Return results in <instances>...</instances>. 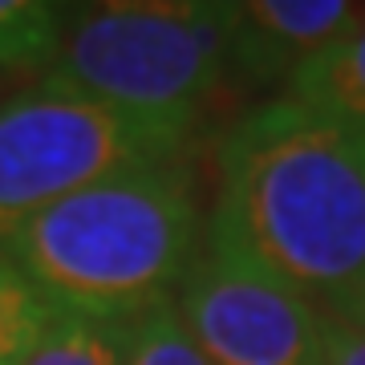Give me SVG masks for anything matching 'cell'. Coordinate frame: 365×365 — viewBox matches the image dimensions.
I'll return each mask as SVG.
<instances>
[{
    "mask_svg": "<svg viewBox=\"0 0 365 365\" xmlns=\"http://www.w3.org/2000/svg\"><path fill=\"white\" fill-rule=\"evenodd\" d=\"M57 304L37 288L13 252L0 244V365H25Z\"/></svg>",
    "mask_w": 365,
    "mask_h": 365,
    "instance_id": "9c48e42d",
    "label": "cell"
},
{
    "mask_svg": "<svg viewBox=\"0 0 365 365\" xmlns=\"http://www.w3.org/2000/svg\"><path fill=\"white\" fill-rule=\"evenodd\" d=\"M361 21L365 4L353 0H232L227 53L244 102L260 90L284 93Z\"/></svg>",
    "mask_w": 365,
    "mask_h": 365,
    "instance_id": "8992f818",
    "label": "cell"
},
{
    "mask_svg": "<svg viewBox=\"0 0 365 365\" xmlns=\"http://www.w3.org/2000/svg\"><path fill=\"white\" fill-rule=\"evenodd\" d=\"M122 365H215L182 325L175 300L122 321Z\"/></svg>",
    "mask_w": 365,
    "mask_h": 365,
    "instance_id": "8fae6325",
    "label": "cell"
},
{
    "mask_svg": "<svg viewBox=\"0 0 365 365\" xmlns=\"http://www.w3.org/2000/svg\"><path fill=\"white\" fill-rule=\"evenodd\" d=\"M25 365H122V321L57 309Z\"/></svg>",
    "mask_w": 365,
    "mask_h": 365,
    "instance_id": "30bf717a",
    "label": "cell"
},
{
    "mask_svg": "<svg viewBox=\"0 0 365 365\" xmlns=\"http://www.w3.org/2000/svg\"><path fill=\"white\" fill-rule=\"evenodd\" d=\"M203 150L179 130L130 118L90 98L21 86L0 98V244L61 203L66 195L118 170Z\"/></svg>",
    "mask_w": 365,
    "mask_h": 365,
    "instance_id": "277c9868",
    "label": "cell"
},
{
    "mask_svg": "<svg viewBox=\"0 0 365 365\" xmlns=\"http://www.w3.org/2000/svg\"><path fill=\"white\" fill-rule=\"evenodd\" d=\"M207 232L321 317L365 325V130L280 93L248 106L215 138Z\"/></svg>",
    "mask_w": 365,
    "mask_h": 365,
    "instance_id": "6da1fadb",
    "label": "cell"
},
{
    "mask_svg": "<svg viewBox=\"0 0 365 365\" xmlns=\"http://www.w3.org/2000/svg\"><path fill=\"white\" fill-rule=\"evenodd\" d=\"M175 309L215 365H325V317L211 232Z\"/></svg>",
    "mask_w": 365,
    "mask_h": 365,
    "instance_id": "5b68a950",
    "label": "cell"
},
{
    "mask_svg": "<svg viewBox=\"0 0 365 365\" xmlns=\"http://www.w3.org/2000/svg\"><path fill=\"white\" fill-rule=\"evenodd\" d=\"M325 365H365V325L325 317Z\"/></svg>",
    "mask_w": 365,
    "mask_h": 365,
    "instance_id": "7c38bea8",
    "label": "cell"
},
{
    "mask_svg": "<svg viewBox=\"0 0 365 365\" xmlns=\"http://www.w3.org/2000/svg\"><path fill=\"white\" fill-rule=\"evenodd\" d=\"M73 4L53 0H0V81H33L45 78L61 49Z\"/></svg>",
    "mask_w": 365,
    "mask_h": 365,
    "instance_id": "ba28073f",
    "label": "cell"
},
{
    "mask_svg": "<svg viewBox=\"0 0 365 365\" xmlns=\"http://www.w3.org/2000/svg\"><path fill=\"white\" fill-rule=\"evenodd\" d=\"M199 150L81 187L21 223L4 248L69 313L130 321L175 300L207 240Z\"/></svg>",
    "mask_w": 365,
    "mask_h": 365,
    "instance_id": "7a4b0ae2",
    "label": "cell"
},
{
    "mask_svg": "<svg viewBox=\"0 0 365 365\" xmlns=\"http://www.w3.org/2000/svg\"><path fill=\"white\" fill-rule=\"evenodd\" d=\"M215 146L244 114L232 78L227 4L114 0L73 4L61 49L33 81Z\"/></svg>",
    "mask_w": 365,
    "mask_h": 365,
    "instance_id": "3957f363",
    "label": "cell"
},
{
    "mask_svg": "<svg viewBox=\"0 0 365 365\" xmlns=\"http://www.w3.org/2000/svg\"><path fill=\"white\" fill-rule=\"evenodd\" d=\"M280 98L333 118L341 126L365 130V21L345 41H337L317 66L304 69Z\"/></svg>",
    "mask_w": 365,
    "mask_h": 365,
    "instance_id": "52a82bcc",
    "label": "cell"
}]
</instances>
